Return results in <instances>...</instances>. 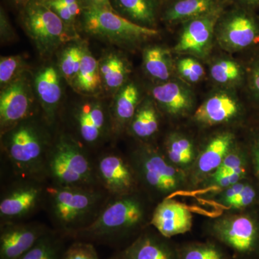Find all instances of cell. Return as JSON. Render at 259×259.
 <instances>
[{
  "label": "cell",
  "mask_w": 259,
  "mask_h": 259,
  "mask_svg": "<svg viewBox=\"0 0 259 259\" xmlns=\"http://www.w3.org/2000/svg\"><path fill=\"white\" fill-rule=\"evenodd\" d=\"M52 127L33 116L1 135V180L30 177L47 181L48 157L55 139Z\"/></svg>",
  "instance_id": "6da1fadb"
},
{
  "label": "cell",
  "mask_w": 259,
  "mask_h": 259,
  "mask_svg": "<svg viewBox=\"0 0 259 259\" xmlns=\"http://www.w3.org/2000/svg\"><path fill=\"white\" fill-rule=\"evenodd\" d=\"M141 196L140 192L111 196L96 220L71 239L105 245L116 250L125 248L126 242L134 235L139 236L146 223L151 222L146 202Z\"/></svg>",
  "instance_id": "7a4b0ae2"
},
{
  "label": "cell",
  "mask_w": 259,
  "mask_h": 259,
  "mask_svg": "<svg viewBox=\"0 0 259 259\" xmlns=\"http://www.w3.org/2000/svg\"><path fill=\"white\" fill-rule=\"evenodd\" d=\"M111 197L102 188L48 185L44 210L53 229L71 239L96 220Z\"/></svg>",
  "instance_id": "3957f363"
},
{
  "label": "cell",
  "mask_w": 259,
  "mask_h": 259,
  "mask_svg": "<svg viewBox=\"0 0 259 259\" xmlns=\"http://www.w3.org/2000/svg\"><path fill=\"white\" fill-rule=\"evenodd\" d=\"M46 179L49 185L61 187L102 188L97 179L95 156L64 132L55 136Z\"/></svg>",
  "instance_id": "277c9868"
},
{
  "label": "cell",
  "mask_w": 259,
  "mask_h": 259,
  "mask_svg": "<svg viewBox=\"0 0 259 259\" xmlns=\"http://www.w3.org/2000/svg\"><path fill=\"white\" fill-rule=\"evenodd\" d=\"M0 223L30 221L44 210L47 199V181L30 177L1 180Z\"/></svg>",
  "instance_id": "5b68a950"
},
{
  "label": "cell",
  "mask_w": 259,
  "mask_h": 259,
  "mask_svg": "<svg viewBox=\"0 0 259 259\" xmlns=\"http://www.w3.org/2000/svg\"><path fill=\"white\" fill-rule=\"evenodd\" d=\"M82 29L89 35L118 45H131L157 36L155 28L141 26L115 10L83 8L80 15Z\"/></svg>",
  "instance_id": "8992f818"
},
{
  "label": "cell",
  "mask_w": 259,
  "mask_h": 259,
  "mask_svg": "<svg viewBox=\"0 0 259 259\" xmlns=\"http://www.w3.org/2000/svg\"><path fill=\"white\" fill-rule=\"evenodd\" d=\"M20 19L25 32L42 56L50 55L73 38L74 35L64 22L42 0H30L22 8Z\"/></svg>",
  "instance_id": "52a82bcc"
},
{
  "label": "cell",
  "mask_w": 259,
  "mask_h": 259,
  "mask_svg": "<svg viewBox=\"0 0 259 259\" xmlns=\"http://www.w3.org/2000/svg\"><path fill=\"white\" fill-rule=\"evenodd\" d=\"M140 187L156 197L164 195L176 190L180 177L175 168L157 148L150 145H141L130 155Z\"/></svg>",
  "instance_id": "ba28073f"
},
{
  "label": "cell",
  "mask_w": 259,
  "mask_h": 259,
  "mask_svg": "<svg viewBox=\"0 0 259 259\" xmlns=\"http://www.w3.org/2000/svg\"><path fill=\"white\" fill-rule=\"evenodd\" d=\"M71 125L74 131L68 135L94 156L114 136L110 112L99 102L76 107L71 114Z\"/></svg>",
  "instance_id": "9c48e42d"
},
{
  "label": "cell",
  "mask_w": 259,
  "mask_h": 259,
  "mask_svg": "<svg viewBox=\"0 0 259 259\" xmlns=\"http://www.w3.org/2000/svg\"><path fill=\"white\" fill-rule=\"evenodd\" d=\"M95 166L99 185L110 195L139 192V180L129 158L112 148H106L97 153Z\"/></svg>",
  "instance_id": "30bf717a"
},
{
  "label": "cell",
  "mask_w": 259,
  "mask_h": 259,
  "mask_svg": "<svg viewBox=\"0 0 259 259\" xmlns=\"http://www.w3.org/2000/svg\"><path fill=\"white\" fill-rule=\"evenodd\" d=\"M220 45L228 51H239L259 44V20L251 10L238 8L221 15L216 25Z\"/></svg>",
  "instance_id": "8fae6325"
},
{
  "label": "cell",
  "mask_w": 259,
  "mask_h": 259,
  "mask_svg": "<svg viewBox=\"0 0 259 259\" xmlns=\"http://www.w3.org/2000/svg\"><path fill=\"white\" fill-rule=\"evenodd\" d=\"M52 228L37 221L0 223V259H20Z\"/></svg>",
  "instance_id": "7c38bea8"
},
{
  "label": "cell",
  "mask_w": 259,
  "mask_h": 259,
  "mask_svg": "<svg viewBox=\"0 0 259 259\" xmlns=\"http://www.w3.org/2000/svg\"><path fill=\"white\" fill-rule=\"evenodd\" d=\"M32 98L26 78L21 77L3 89L0 96L1 135L34 116Z\"/></svg>",
  "instance_id": "4fadbf2b"
},
{
  "label": "cell",
  "mask_w": 259,
  "mask_h": 259,
  "mask_svg": "<svg viewBox=\"0 0 259 259\" xmlns=\"http://www.w3.org/2000/svg\"><path fill=\"white\" fill-rule=\"evenodd\" d=\"M221 15L222 9H219L183 23L175 51L182 54L205 56L212 45L216 25Z\"/></svg>",
  "instance_id": "5bb4252c"
},
{
  "label": "cell",
  "mask_w": 259,
  "mask_h": 259,
  "mask_svg": "<svg viewBox=\"0 0 259 259\" xmlns=\"http://www.w3.org/2000/svg\"><path fill=\"white\" fill-rule=\"evenodd\" d=\"M150 225L162 236L171 238L190 231L192 215L183 204L166 199L153 209Z\"/></svg>",
  "instance_id": "9a60e30c"
},
{
  "label": "cell",
  "mask_w": 259,
  "mask_h": 259,
  "mask_svg": "<svg viewBox=\"0 0 259 259\" xmlns=\"http://www.w3.org/2000/svg\"><path fill=\"white\" fill-rule=\"evenodd\" d=\"M163 238L160 233L144 230L131 244L115 250L107 259H176Z\"/></svg>",
  "instance_id": "2e32d148"
},
{
  "label": "cell",
  "mask_w": 259,
  "mask_h": 259,
  "mask_svg": "<svg viewBox=\"0 0 259 259\" xmlns=\"http://www.w3.org/2000/svg\"><path fill=\"white\" fill-rule=\"evenodd\" d=\"M218 238L233 250L247 252L254 245L256 228L246 216H233L218 222L214 228Z\"/></svg>",
  "instance_id": "e0dca14e"
},
{
  "label": "cell",
  "mask_w": 259,
  "mask_h": 259,
  "mask_svg": "<svg viewBox=\"0 0 259 259\" xmlns=\"http://www.w3.org/2000/svg\"><path fill=\"white\" fill-rule=\"evenodd\" d=\"M35 87L44 113L42 117L54 127L62 93L57 71L51 66L40 70L35 77Z\"/></svg>",
  "instance_id": "ac0fdd59"
},
{
  "label": "cell",
  "mask_w": 259,
  "mask_h": 259,
  "mask_svg": "<svg viewBox=\"0 0 259 259\" xmlns=\"http://www.w3.org/2000/svg\"><path fill=\"white\" fill-rule=\"evenodd\" d=\"M241 111L238 100L227 93H218L207 98L194 113V119L203 125H213L232 120Z\"/></svg>",
  "instance_id": "d6986e66"
},
{
  "label": "cell",
  "mask_w": 259,
  "mask_h": 259,
  "mask_svg": "<svg viewBox=\"0 0 259 259\" xmlns=\"http://www.w3.org/2000/svg\"><path fill=\"white\" fill-rule=\"evenodd\" d=\"M152 95L158 105L171 115H185L193 105L192 92L179 81L160 83L153 89Z\"/></svg>",
  "instance_id": "ffe728a7"
},
{
  "label": "cell",
  "mask_w": 259,
  "mask_h": 259,
  "mask_svg": "<svg viewBox=\"0 0 259 259\" xmlns=\"http://www.w3.org/2000/svg\"><path fill=\"white\" fill-rule=\"evenodd\" d=\"M139 90L134 83H125L117 93L110 110L113 136L128 127L139 106Z\"/></svg>",
  "instance_id": "44dd1931"
},
{
  "label": "cell",
  "mask_w": 259,
  "mask_h": 259,
  "mask_svg": "<svg viewBox=\"0 0 259 259\" xmlns=\"http://www.w3.org/2000/svg\"><path fill=\"white\" fill-rule=\"evenodd\" d=\"M221 9L219 0H174L163 14L169 24L185 23Z\"/></svg>",
  "instance_id": "7402d4cb"
},
{
  "label": "cell",
  "mask_w": 259,
  "mask_h": 259,
  "mask_svg": "<svg viewBox=\"0 0 259 259\" xmlns=\"http://www.w3.org/2000/svg\"><path fill=\"white\" fill-rule=\"evenodd\" d=\"M116 13L141 26L154 28L158 13L157 0H111Z\"/></svg>",
  "instance_id": "603a6c76"
},
{
  "label": "cell",
  "mask_w": 259,
  "mask_h": 259,
  "mask_svg": "<svg viewBox=\"0 0 259 259\" xmlns=\"http://www.w3.org/2000/svg\"><path fill=\"white\" fill-rule=\"evenodd\" d=\"M234 136L231 133H223L213 138L202 151L197 162V168L202 174L215 171L229 153Z\"/></svg>",
  "instance_id": "cb8c5ba5"
},
{
  "label": "cell",
  "mask_w": 259,
  "mask_h": 259,
  "mask_svg": "<svg viewBox=\"0 0 259 259\" xmlns=\"http://www.w3.org/2000/svg\"><path fill=\"white\" fill-rule=\"evenodd\" d=\"M99 63L102 86L108 91H119L125 84L130 74L127 61L120 54L110 53Z\"/></svg>",
  "instance_id": "d4e9b609"
},
{
  "label": "cell",
  "mask_w": 259,
  "mask_h": 259,
  "mask_svg": "<svg viewBox=\"0 0 259 259\" xmlns=\"http://www.w3.org/2000/svg\"><path fill=\"white\" fill-rule=\"evenodd\" d=\"M159 128V117L157 110L151 100L139 105L134 117L130 122L129 133L142 141H148L157 134Z\"/></svg>",
  "instance_id": "484cf974"
},
{
  "label": "cell",
  "mask_w": 259,
  "mask_h": 259,
  "mask_svg": "<svg viewBox=\"0 0 259 259\" xmlns=\"http://www.w3.org/2000/svg\"><path fill=\"white\" fill-rule=\"evenodd\" d=\"M102 81L100 71V63L94 57L88 48L85 47L79 72L72 87L78 93L91 95L101 89Z\"/></svg>",
  "instance_id": "4316f807"
},
{
  "label": "cell",
  "mask_w": 259,
  "mask_h": 259,
  "mask_svg": "<svg viewBox=\"0 0 259 259\" xmlns=\"http://www.w3.org/2000/svg\"><path fill=\"white\" fill-rule=\"evenodd\" d=\"M67 239L69 238L51 228L20 259H63L68 247Z\"/></svg>",
  "instance_id": "83f0119b"
},
{
  "label": "cell",
  "mask_w": 259,
  "mask_h": 259,
  "mask_svg": "<svg viewBox=\"0 0 259 259\" xmlns=\"http://www.w3.org/2000/svg\"><path fill=\"white\" fill-rule=\"evenodd\" d=\"M144 66L148 76L162 82L168 81L173 71L169 52L158 46L145 49Z\"/></svg>",
  "instance_id": "f1b7e54d"
},
{
  "label": "cell",
  "mask_w": 259,
  "mask_h": 259,
  "mask_svg": "<svg viewBox=\"0 0 259 259\" xmlns=\"http://www.w3.org/2000/svg\"><path fill=\"white\" fill-rule=\"evenodd\" d=\"M167 157L175 164L185 165L193 158L194 149L192 142L181 135L170 136L166 143Z\"/></svg>",
  "instance_id": "f546056e"
},
{
  "label": "cell",
  "mask_w": 259,
  "mask_h": 259,
  "mask_svg": "<svg viewBox=\"0 0 259 259\" xmlns=\"http://www.w3.org/2000/svg\"><path fill=\"white\" fill-rule=\"evenodd\" d=\"M84 51L83 46L71 45L61 54L59 69L63 77L71 86L79 72Z\"/></svg>",
  "instance_id": "4dcf8cb0"
},
{
  "label": "cell",
  "mask_w": 259,
  "mask_h": 259,
  "mask_svg": "<svg viewBox=\"0 0 259 259\" xmlns=\"http://www.w3.org/2000/svg\"><path fill=\"white\" fill-rule=\"evenodd\" d=\"M212 79L220 84H232L243 79L244 71L239 64L231 59H220L210 67Z\"/></svg>",
  "instance_id": "1f68e13d"
},
{
  "label": "cell",
  "mask_w": 259,
  "mask_h": 259,
  "mask_svg": "<svg viewBox=\"0 0 259 259\" xmlns=\"http://www.w3.org/2000/svg\"><path fill=\"white\" fill-rule=\"evenodd\" d=\"M25 63L20 56L2 57L0 60V83L3 88L21 77Z\"/></svg>",
  "instance_id": "d6a6232c"
},
{
  "label": "cell",
  "mask_w": 259,
  "mask_h": 259,
  "mask_svg": "<svg viewBox=\"0 0 259 259\" xmlns=\"http://www.w3.org/2000/svg\"><path fill=\"white\" fill-rule=\"evenodd\" d=\"M63 259H100L95 245L89 242L74 241L68 245Z\"/></svg>",
  "instance_id": "836d02e7"
},
{
  "label": "cell",
  "mask_w": 259,
  "mask_h": 259,
  "mask_svg": "<svg viewBox=\"0 0 259 259\" xmlns=\"http://www.w3.org/2000/svg\"><path fill=\"white\" fill-rule=\"evenodd\" d=\"M178 71L182 77L189 82L196 83L203 77V66L193 58H183L177 64Z\"/></svg>",
  "instance_id": "e575fe53"
},
{
  "label": "cell",
  "mask_w": 259,
  "mask_h": 259,
  "mask_svg": "<svg viewBox=\"0 0 259 259\" xmlns=\"http://www.w3.org/2000/svg\"><path fill=\"white\" fill-rule=\"evenodd\" d=\"M42 2L61 19L70 32L73 35H76L75 25L79 16L60 0H42Z\"/></svg>",
  "instance_id": "d590c367"
},
{
  "label": "cell",
  "mask_w": 259,
  "mask_h": 259,
  "mask_svg": "<svg viewBox=\"0 0 259 259\" xmlns=\"http://www.w3.org/2000/svg\"><path fill=\"white\" fill-rule=\"evenodd\" d=\"M246 77L250 97L259 106V51L248 65Z\"/></svg>",
  "instance_id": "8d00e7d4"
},
{
  "label": "cell",
  "mask_w": 259,
  "mask_h": 259,
  "mask_svg": "<svg viewBox=\"0 0 259 259\" xmlns=\"http://www.w3.org/2000/svg\"><path fill=\"white\" fill-rule=\"evenodd\" d=\"M183 259H224L221 250L212 245H194L186 250Z\"/></svg>",
  "instance_id": "74e56055"
},
{
  "label": "cell",
  "mask_w": 259,
  "mask_h": 259,
  "mask_svg": "<svg viewBox=\"0 0 259 259\" xmlns=\"http://www.w3.org/2000/svg\"><path fill=\"white\" fill-rule=\"evenodd\" d=\"M255 197V190L250 185H245L244 188L232 201L229 206L234 208H241L253 203Z\"/></svg>",
  "instance_id": "f35d334b"
},
{
  "label": "cell",
  "mask_w": 259,
  "mask_h": 259,
  "mask_svg": "<svg viewBox=\"0 0 259 259\" xmlns=\"http://www.w3.org/2000/svg\"><path fill=\"white\" fill-rule=\"evenodd\" d=\"M243 160L238 153H228L217 171H230L243 168Z\"/></svg>",
  "instance_id": "ab89813d"
},
{
  "label": "cell",
  "mask_w": 259,
  "mask_h": 259,
  "mask_svg": "<svg viewBox=\"0 0 259 259\" xmlns=\"http://www.w3.org/2000/svg\"><path fill=\"white\" fill-rule=\"evenodd\" d=\"M245 171V169L240 170V171L233 172V173L229 174V175L213 178V180H214L215 185L218 187L228 188L232 185L238 183L244 175Z\"/></svg>",
  "instance_id": "60d3db41"
},
{
  "label": "cell",
  "mask_w": 259,
  "mask_h": 259,
  "mask_svg": "<svg viewBox=\"0 0 259 259\" xmlns=\"http://www.w3.org/2000/svg\"><path fill=\"white\" fill-rule=\"evenodd\" d=\"M0 25H1V39L3 40H9L10 39L14 37V33H13V28L8 18H7L6 14L4 10L1 8V13H0Z\"/></svg>",
  "instance_id": "b9f144b4"
},
{
  "label": "cell",
  "mask_w": 259,
  "mask_h": 259,
  "mask_svg": "<svg viewBox=\"0 0 259 259\" xmlns=\"http://www.w3.org/2000/svg\"><path fill=\"white\" fill-rule=\"evenodd\" d=\"M245 185V184L238 182V183L236 184V185H232L231 187L226 188L223 195V202H224L225 204L230 205L232 201L236 198V196L243 190Z\"/></svg>",
  "instance_id": "7bdbcfd3"
},
{
  "label": "cell",
  "mask_w": 259,
  "mask_h": 259,
  "mask_svg": "<svg viewBox=\"0 0 259 259\" xmlns=\"http://www.w3.org/2000/svg\"><path fill=\"white\" fill-rule=\"evenodd\" d=\"M83 8H97L103 9L114 10L111 0H80Z\"/></svg>",
  "instance_id": "ee69618b"
},
{
  "label": "cell",
  "mask_w": 259,
  "mask_h": 259,
  "mask_svg": "<svg viewBox=\"0 0 259 259\" xmlns=\"http://www.w3.org/2000/svg\"><path fill=\"white\" fill-rule=\"evenodd\" d=\"M252 154H253L255 169L259 177V136L253 141L252 145Z\"/></svg>",
  "instance_id": "f6af8a7d"
},
{
  "label": "cell",
  "mask_w": 259,
  "mask_h": 259,
  "mask_svg": "<svg viewBox=\"0 0 259 259\" xmlns=\"http://www.w3.org/2000/svg\"><path fill=\"white\" fill-rule=\"evenodd\" d=\"M238 1L243 5V8L250 10L259 6V0H238Z\"/></svg>",
  "instance_id": "bcb514c9"
},
{
  "label": "cell",
  "mask_w": 259,
  "mask_h": 259,
  "mask_svg": "<svg viewBox=\"0 0 259 259\" xmlns=\"http://www.w3.org/2000/svg\"><path fill=\"white\" fill-rule=\"evenodd\" d=\"M30 1V0H13L15 4L18 5L19 7H20L21 8H23V7H25V5L28 4Z\"/></svg>",
  "instance_id": "7dc6e473"
}]
</instances>
